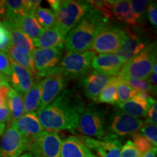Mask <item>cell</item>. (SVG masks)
Returning <instances> with one entry per match:
<instances>
[{
	"label": "cell",
	"instance_id": "obj_29",
	"mask_svg": "<svg viewBox=\"0 0 157 157\" xmlns=\"http://www.w3.org/2000/svg\"><path fill=\"white\" fill-rule=\"evenodd\" d=\"M10 32L12 45L19 47L31 54L35 48L32 39L29 38L20 29L11 31Z\"/></svg>",
	"mask_w": 157,
	"mask_h": 157
},
{
	"label": "cell",
	"instance_id": "obj_4",
	"mask_svg": "<svg viewBox=\"0 0 157 157\" xmlns=\"http://www.w3.org/2000/svg\"><path fill=\"white\" fill-rule=\"evenodd\" d=\"M156 63V43L146 47L136 56L124 64L117 76L119 78H134L146 80L152 73L154 64Z\"/></svg>",
	"mask_w": 157,
	"mask_h": 157
},
{
	"label": "cell",
	"instance_id": "obj_46",
	"mask_svg": "<svg viewBox=\"0 0 157 157\" xmlns=\"http://www.w3.org/2000/svg\"><path fill=\"white\" fill-rule=\"evenodd\" d=\"M9 84L8 77L0 75V85H2V84Z\"/></svg>",
	"mask_w": 157,
	"mask_h": 157
},
{
	"label": "cell",
	"instance_id": "obj_27",
	"mask_svg": "<svg viewBox=\"0 0 157 157\" xmlns=\"http://www.w3.org/2000/svg\"><path fill=\"white\" fill-rule=\"evenodd\" d=\"M7 107L12 115V120L15 121L21 117L24 113L23 95L17 93L10 87L7 97Z\"/></svg>",
	"mask_w": 157,
	"mask_h": 157
},
{
	"label": "cell",
	"instance_id": "obj_44",
	"mask_svg": "<svg viewBox=\"0 0 157 157\" xmlns=\"http://www.w3.org/2000/svg\"><path fill=\"white\" fill-rule=\"evenodd\" d=\"M6 13V2L4 0H0V19L5 17Z\"/></svg>",
	"mask_w": 157,
	"mask_h": 157
},
{
	"label": "cell",
	"instance_id": "obj_39",
	"mask_svg": "<svg viewBox=\"0 0 157 157\" xmlns=\"http://www.w3.org/2000/svg\"><path fill=\"white\" fill-rule=\"evenodd\" d=\"M147 16L148 21L155 29L157 25V7L156 2H149L147 9Z\"/></svg>",
	"mask_w": 157,
	"mask_h": 157
},
{
	"label": "cell",
	"instance_id": "obj_45",
	"mask_svg": "<svg viewBox=\"0 0 157 157\" xmlns=\"http://www.w3.org/2000/svg\"><path fill=\"white\" fill-rule=\"evenodd\" d=\"M141 157H156V148H154L144 153Z\"/></svg>",
	"mask_w": 157,
	"mask_h": 157
},
{
	"label": "cell",
	"instance_id": "obj_24",
	"mask_svg": "<svg viewBox=\"0 0 157 157\" xmlns=\"http://www.w3.org/2000/svg\"><path fill=\"white\" fill-rule=\"evenodd\" d=\"M151 105L147 102L143 101L137 95H134L132 99L124 103H119L117 108L124 113L135 118L145 117Z\"/></svg>",
	"mask_w": 157,
	"mask_h": 157
},
{
	"label": "cell",
	"instance_id": "obj_13",
	"mask_svg": "<svg viewBox=\"0 0 157 157\" xmlns=\"http://www.w3.org/2000/svg\"><path fill=\"white\" fill-rule=\"evenodd\" d=\"M86 146L90 151L96 152L98 157H120L121 143L120 138L106 133L102 140L80 136Z\"/></svg>",
	"mask_w": 157,
	"mask_h": 157
},
{
	"label": "cell",
	"instance_id": "obj_6",
	"mask_svg": "<svg viewBox=\"0 0 157 157\" xmlns=\"http://www.w3.org/2000/svg\"><path fill=\"white\" fill-rule=\"evenodd\" d=\"M96 53L92 50L84 52L68 51L59 65V73L67 79H76L87 75L91 70V64Z\"/></svg>",
	"mask_w": 157,
	"mask_h": 157
},
{
	"label": "cell",
	"instance_id": "obj_14",
	"mask_svg": "<svg viewBox=\"0 0 157 157\" xmlns=\"http://www.w3.org/2000/svg\"><path fill=\"white\" fill-rule=\"evenodd\" d=\"M68 80L60 74H53L45 76L42 80L41 99L39 110L44 109L54 101L68 85Z\"/></svg>",
	"mask_w": 157,
	"mask_h": 157
},
{
	"label": "cell",
	"instance_id": "obj_37",
	"mask_svg": "<svg viewBox=\"0 0 157 157\" xmlns=\"http://www.w3.org/2000/svg\"><path fill=\"white\" fill-rule=\"evenodd\" d=\"M141 154L138 151L132 141L127 140L121 146L120 157H141Z\"/></svg>",
	"mask_w": 157,
	"mask_h": 157
},
{
	"label": "cell",
	"instance_id": "obj_19",
	"mask_svg": "<svg viewBox=\"0 0 157 157\" xmlns=\"http://www.w3.org/2000/svg\"><path fill=\"white\" fill-rule=\"evenodd\" d=\"M60 157H98L79 137L69 136L62 141Z\"/></svg>",
	"mask_w": 157,
	"mask_h": 157
},
{
	"label": "cell",
	"instance_id": "obj_40",
	"mask_svg": "<svg viewBox=\"0 0 157 157\" xmlns=\"http://www.w3.org/2000/svg\"><path fill=\"white\" fill-rule=\"evenodd\" d=\"M146 120L144 121L145 124H151L156 125L157 123V103L155 101L154 104L149 108L146 113Z\"/></svg>",
	"mask_w": 157,
	"mask_h": 157
},
{
	"label": "cell",
	"instance_id": "obj_10",
	"mask_svg": "<svg viewBox=\"0 0 157 157\" xmlns=\"http://www.w3.org/2000/svg\"><path fill=\"white\" fill-rule=\"evenodd\" d=\"M126 29L117 23H110L96 36L92 44V51L100 54L113 53L117 52Z\"/></svg>",
	"mask_w": 157,
	"mask_h": 157
},
{
	"label": "cell",
	"instance_id": "obj_34",
	"mask_svg": "<svg viewBox=\"0 0 157 157\" xmlns=\"http://www.w3.org/2000/svg\"><path fill=\"white\" fill-rule=\"evenodd\" d=\"M132 143L136 147L138 151L140 153L141 155H143L144 153H146L151 149L156 148L152 145V143L149 141L148 139L144 137L142 135L139 134L138 132L135 133L132 135Z\"/></svg>",
	"mask_w": 157,
	"mask_h": 157
},
{
	"label": "cell",
	"instance_id": "obj_5",
	"mask_svg": "<svg viewBox=\"0 0 157 157\" xmlns=\"http://www.w3.org/2000/svg\"><path fill=\"white\" fill-rule=\"evenodd\" d=\"M93 7L89 1L62 0L58 10L55 13L56 24L63 34L66 36Z\"/></svg>",
	"mask_w": 157,
	"mask_h": 157
},
{
	"label": "cell",
	"instance_id": "obj_32",
	"mask_svg": "<svg viewBox=\"0 0 157 157\" xmlns=\"http://www.w3.org/2000/svg\"><path fill=\"white\" fill-rule=\"evenodd\" d=\"M121 79V78H120ZM121 80L127 82L130 87L135 89L137 92H146V93H156V86L152 85L147 80L134 79V78H122Z\"/></svg>",
	"mask_w": 157,
	"mask_h": 157
},
{
	"label": "cell",
	"instance_id": "obj_47",
	"mask_svg": "<svg viewBox=\"0 0 157 157\" xmlns=\"http://www.w3.org/2000/svg\"><path fill=\"white\" fill-rule=\"evenodd\" d=\"M6 128V125L4 124L0 123V137L3 135V133L5 132V129Z\"/></svg>",
	"mask_w": 157,
	"mask_h": 157
},
{
	"label": "cell",
	"instance_id": "obj_36",
	"mask_svg": "<svg viewBox=\"0 0 157 157\" xmlns=\"http://www.w3.org/2000/svg\"><path fill=\"white\" fill-rule=\"evenodd\" d=\"M11 46L10 32L2 23L0 22V51L8 52Z\"/></svg>",
	"mask_w": 157,
	"mask_h": 157
},
{
	"label": "cell",
	"instance_id": "obj_20",
	"mask_svg": "<svg viewBox=\"0 0 157 157\" xmlns=\"http://www.w3.org/2000/svg\"><path fill=\"white\" fill-rule=\"evenodd\" d=\"M65 40L66 36L54 25L52 28L44 29L33 42L36 48H58L63 50L65 48Z\"/></svg>",
	"mask_w": 157,
	"mask_h": 157
},
{
	"label": "cell",
	"instance_id": "obj_35",
	"mask_svg": "<svg viewBox=\"0 0 157 157\" xmlns=\"http://www.w3.org/2000/svg\"><path fill=\"white\" fill-rule=\"evenodd\" d=\"M138 133L150 141L154 147L157 146V127L156 125L146 124L139 129Z\"/></svg>",
	"mask_w": 157,
	"mask_h": 157
},
{
	"label": "cell",
	"instance_id": "obj_43",
	"mask_svg": "<svg viewBox=\"0 0 157 157\" xmlns=\"http://www.w3.org/2000/svg\"><path fill=\"white\" fill-rule=\"evenodd\" d=\"M48 2L49 5H50L51 8L52 9L53 13H55L57 10H58L59 6H60V0H48Z\"/></svg>",
	"mask_w": 157,
	"mask_h": 157
},
{
	"label": "cell",
	"instance_id": "obj_15",
	"mask_svg": "<svg viewBox=\"0 0 157 157\" xmlns=\"http://www.w3.org/2000/svg\"><path fill=\"white\" fill-rule=\"evenodd\" d=\"M146 47V44L143 38L136 33L126 29L124 36L116 52V56L124 64L140 53Z\"/></svg>",
	"mask_w": 157,
	"mask_h": 157
},
{
	"label": "cell",
	"instance_id": "obj_11",
	"mask_svg": "<svg viewBox=\"0 0 157 157\" xmlns=\"http://www.w3.org/2000/svg\"><path fill=\"white\" fill-rule=\"evenodd\" d=\"M6 2V13L3 25L10 31L19 29L21 21L25 15L36 11L42 1L31 0H8Z\"/></svg>",
	"mask_w": 157,
	"mask_h": 157
},
{
	"label": "cell",
	"instance_id": "obj_3",
	"mask_svg": "<svg viewBox=\"0 0 157 157\" xmlns=\"http://www.w3.org/2000/svg\"><path fill=\"white\" fill-rule=\"evenodd\" d=\"M109 109L91 102L86 106L78 125L82 136L102 140L106 135Z\"/></svg>",
	"mask_w": 157,
	"mask_h": 157
},
{
	"label": "cell",
	"instance_id": "obj_7",
	"mask_svg": "<svg viewBox=\"0 0 157 157\" xmlns=\"http://www.w3.org/2000/svg\"><path fill=\"white\" fill-rule=\"evenodd\" d=\"M62 141L58 132L42 131L31 137L28 150L33 157H60Z\"/></svg>",
	"mask_w": 157,
	"mask_h": 157
},
{
	"label": "cell",
	"instance_id": "obj_16",
	"mask_svg": "<svg viewBox=\"0 0 157 157\" xmlns=\"http://www.w3.org/2000/svg\"><path fill=\"white\" fill-rule=\"evenodd\" d=\"M113 76H109L97 71H93L81 78L80 86L84 95L88 99L97 103L98 95Z\"/></svg>",
	"mask_w": 157,
	"mask_h": 157
},
{
	"label": "cell",
	"instance_id": "obj_31",
	"mask_svg": "<svg viewBox=\"0 0 157 157\" xmlns=\"http://www.w3.org/2000/svg\"><path fill=\"white\" fill-rule=\"evenodd\" d=\"M117 78L118 82L117 86V93L119 103H124V102H126L132 99L133 96L137 93L136 90L133 89L132 87H130L127 82L118 77Z\"/></svg>",
	"mask_w": 157,
	"mask_h": 157
},
{
	"label": "cell",
	"instance_id": "obj_12",
	"mask_svg": "<svg viewBox=\"0 0 157 157\" xmlns=\"http://www.w3.org/2000/svg\"><path fill=\"white\" fill-rule=\"evenodd\" d=\"M30 137L18 132L10 124L0 141V157H20L28 150Z\"/></svg>",
	"mask_w": 157,
	"mask_h": 157
},
{
	"label": "cell",
	"instance_id": "obj_30",
	"mask_svg": "<svg viewBox=\"0 0 157 157\" xmlns=\"http://www.w3.org/2000/svg\"><path fill=\"white\" fill-rule=\"evenodd\" d=\"M35 17L39 25L44 29L53 27L56 24V15L50 9L38 7L35 11Z\"/></svg>",
	"mask_w": 157,
	"mask_h": 157
},
{
	"label": "cell",
	"instance_id": "obj_17",
	"mask_svg": "<svg viewBox=\"0 0 157 157\" xmlns=\"http://www.w3.org/2000/svg\"><path fill=\"white\" fill-rule=\"evenodd\" d=\"M11 68V76L9 78V84L13 90H15L17 93L23 95L26 93L32 87L35 82L38 81L34 78L32 74L19 66L16 63L10 60Z\"/></svg>",
	"mask_w": 157,
	"mask_h": 157
},
{
	"label": "cell",
	"instance_id": "obj_26",
	"mask_svg": "<svg viewBox=\"0 0 157 157\" xmlns=\"http://www.w3.org/2000/svg\"><path fill=\"white\" fill-rule=\"evenodd\" d=\"M19 29L33 40L38 38L44 31V29L39 25L35 17V11L31 12L23 17L20 24Z\"/></svg>",
	"mask_w": 157,
	"mask_h": 157
},
{
	"label": "cell",
	"instance_id": "obj_25",
	"mask_svg": "<svg viewBox=\"0 0 157 157\" xmlns=\"http://www.w3.org/2000/svg\"><path fill=\"white\" fill-rule=\"evenodd\" d=\"M42 80L35 82L32 87L23 96L24 113H36L39 111L41 99Z\"/></svg>",
	"mask_w": 157,
	"mask_h": 157
},
{
	"label": "cell",
	"instance_id": "obj_42",
	"mask_svg": "<svg viewBox=\"0 0 157 157\" xmlns=\"http://www.w3.org/2000/svg\"><path fill=\"white\" fill-rule=\"evenodd\" d=\"M12 120V115L9 108L7 106L0 108V123L6 124L10 122Z\"/></svg>",
	"mask_w": 157,
	"mask_h": 157
},
{
	"label": "cell",
	"instance_id": "obj_2",
	"mask_svg": "<svg viewBox=\"0 0 157 157\" xmlns=\"http://www.w3.org/2000/svg\"><path fill=\"white\" fill-rule=\"evenodd\" d=\"M110 23L111 20L93 7L69 31L66 36L64 48L69 52L87 51L96 36Z\"/></svg>",
	"mask_w": 157,
	"mask_h": 157
},
{
	"label": "cell",
	"instance_id": "obj_33",
	"mask_svg": "<svg viewBox=\"0 0 157 157\" xmlns=\"http://www.w3.org/2000/svg\"><path fill=\"white\" fill-rule=\"evenodd\" d=\"M129 2L133 13L138 21V23L145 21L147 16V9H148L149 1H147V0H132V1Z\"/></svg>",
	"mask_w": 157,
	"mask_h": 157
},
{
	"label": "cell",
	"instance_id": "obj_8",
	"mask_svg": "<svg viewBox=\"0 0 157 157\" xmlns=\"http://www.w3.org/2000/svg\"><path fill=\"white\" fill-rule=\"evenodd\" d=\"M144 124V121L140 118L127 114L117 107L108 116L106 133L120 138L137 132Z\"/></svg>",
	"mask_w": 157,
	"mask_h": 157
},
{
	"label": "cell",
	"instance_id": "obj_18",
	"mask_svg": "<svg viewBox=\"0 0 157 157\" xmlns=\"http://www.w3.org/2000/svg\"><path fill=\"white\" fill-rule=\"evenodd\" d=\"M123 66L120 59L113 53L99 54L93 58L91 64L94 70L109 76H117Z\"/></svg>",
	"mask_w": 157,
	"mask_h": 157
},
{
	"label": "cell",
	"instance_id": "obj_1",
	"mask_svg": "<svg viewBox=\"0 0 157 157\" xmlns=\"http://www.w3.org/2000/svg\"><path fill=\"white\" fill-rule=\"evenodd\" d=\"M86 108L84 98L76 88L65 89L44 109L36 112L43 128L57 132L75 133Z\"/></svg>",
	"mask_w": 157,
	"mask_h": 157
},
{
	"label": "cell",
	"instance_id": "obj_38",
	"mask_svg": "<svg viewBox=\"0 0 157 157\" xmlns=\"http://www.w3.org/2000/svg\"><path fill=\"white\" fill-rule=\"evenodd\" d=\"M11 73L9 56L5 52L0 51V75L10 77Z\"/></svg>",
	"mask_w": 157,
	"mask_h": 157
},
{
	"label": "cell",
	"instance_id": "obj_21",
	"mask_svg": "<svg viewBox=\"0 0 157 157\" xmlns=\"http://www.w3.org/2000/svg\"><path fill=\"white\" fill-rule=\"evenodd\" d=\"M10 124L21 134L30 138L44 129L39 120L36 113H25L18 119L12 121Z\"/></svg>",
	"mask_w": 157,
	"mask_h": 157
},
{
	"label": "cell",
	"instance_id": "obj_41",
	"mask_svg": "<svg viewBox=\"0 0 157 157\" xmlns=\"http://www.w3.org/2000/svg\"><path fill=\"white\" fill-rule=\"evenodd\" d=\"M10 87V84L0 85V108L7 105V97Z\"/></svg>",
	"mask_w": 157,
	"mask_h": 157
},
{
	"label": "cell",
	"instance_id": "obj_22",
	"mask_svg": "<svg viewBox=\"0 0 157 157\" xmlns=\"http://www.w3.org/2000/svg\"><path fill=\"white\" fill-rule=\"evenodd\" d=\"M108 3L113 15L119 21L130 25H136L138 23V21L133 13L129 1L114 0V1H108Z\"/></svg>",
	"mask_w": 157,
	"mask_h": 157
},
{
	"label": "cell",
	"instance_id": "obj_28",
	"mask_svg": "<svg viewBox=\"0 0 157 157\" xmlns=\"http://www.w3.org/2000/svg\"><path fill=\"white\" fill-rule=\"evenodd\" d=\"M117 76H113L98 95L97 103H106L110 105H117L119 103L117 93Z\"/></svg>",
	"mask_w": 157,
	"mask_h": 157
},
{
	"label": "cell",
	"instance_id": "obj_9",
	"mask_svg": "<svg viewBox=\"0 0 157 157\" xmlns=\"http://www.w3.org/2000/svg\"><path fill=\"white\" fill-rule=\"evenodd\" d=\"M31 57L40 78L59 73L58 67L63 58L62 50L58 48H34L31 52Z\"/></svg>",
	"mask_w": 157,
	"mask_h": 157
},
{
	"label": "cell",
	"instance_id": "obj_23",
	"mask_svg": "<svg viewBox=\"0 0 157 157\" xmlns=\"http://www.w3.org/2000/svg\"><path fill=\"white\" fill-rule=\"evenodd\" d=\"M9 58L13 62L16 63L19 66L28 70L32 74L36 80H41L39 77L36 68H35L34 61H33L31 54L19 47L12 45L9 50Z\"/></svg>",
	"mask_w": 157,
	"mask_h": 157
},
{
	"label": "cell",
	"instance_id": "obj_48",
	"mask_svg": "<svg viewBox=\"0 0 157 157\" xmlns=\"http://www.w3.org/2000/svg\"><path fill=\"white\" fill-rule=\"evenodd\" d=\"M20 157H33V156H32V155L30 154H25L21 155Z\"/></svg>",
	"mask_w": 157,
	"mask_h": 157
}]
</instances>
